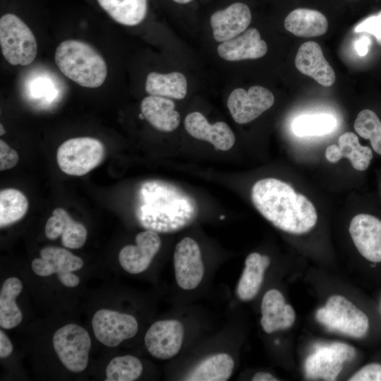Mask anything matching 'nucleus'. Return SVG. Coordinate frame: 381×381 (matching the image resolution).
I'll list each match as a JSON object with an SVG mask.
<instances>
[{
	"label": "nucleus",
	"mask_w": 381,
	"mask_h": 381,
	"mask_svg": "<svg viewBox=\"0 0 381 381\" xmlns=\"http://www.w3.org/2000/svg\"><path fill=\"white\" fill-rule=\"evenodd\" d=\"M174 2L180 4H186L191 2L193 0H173Z\"/></svg>",
	"instance_id": "42"
},
{
	"label": "nucleus",
	"mask_w": 381,
	"mask_h": 381,
	"mask_svg": "<svg viewBox=\"0 0 381 381\" xmlns=\"http://www.w3.org/2000/svg\"><path fill=\"white\" fill-rule=\"evenodd\" d=\"M184 126L193 138L205 140L219 150H230L235 143V135L229 126L223 121L210 124L205 117L198 111L188 114Z\"/></svg>",
	"instance_id": "16"
},
{
	"label": "nucleus",
	"mask_w": 381,
	"mask_h": 381,
	"mask_svg": "<svg viewBox=\"0 0 381 381\" xmlns=\"http://www.w3.org/2000/svg\"><path fill=\"white\" fill-rule=\"evenodd\" d=\"M64 87L59 78L47 71L30 73L23 85L24 95L28 100L47 107L59 101Z\"/></svg>",
	"instance_id": "20"
},
{
	"label": "nucleus",
	"mask_w": 381,
	"mask_h": 381,
	"mask_svg": "<svg viewBox=\"0 0 381 381\" xmlns=\"http://www.w3.org/2000/svg\"><path fill=\"white\" fill-rule=\"evenodd\" d=\"M45 234L51 240L61 235L64 247L77 249L85 244L87 231L83 224L73 220L64 209L57 207L46 223Z\"/></svg>",
	"instance_id": "19"
},
{
	"label": "nucleus",
	"mask_w": 381,
	"mask_h": 381,
	"mask_svg": "<svg viewBox=\"0 0 381 381\" xmlns=\"http://www.w3.org/2000/svg\"><path fill=\"white\" fill-rule=\"evenodd\" d=\"M92 325L97 339L109 347L134 337L138 330V322L133 315L107 309L95 313Z\"/></svg>",
	"instance_id": "8"
},
{
	"label": "nucleus",
	"mask_w": 381,
	"mask_h": 381,
	"mask_svg": "<svg viewBox=\"0 0 381 381\" xmlns=\"http://www.w3.org/2000/svg\"><path fill=\"white\" fill-rule=\"evenodd\" d=\"M62 284L68 287H75L80 283V278L72 272H66L57 274Z\"/></svg>",
	"instance_id": "38"
},
{
	"label": "nucleus",
	"mask_w": 381,
	"mask_h": 381,
	"mask_svg": "<svg viewBox=\"0 0 381 381\" xmlns=\"http://www.w3.org/2000/svg\"><path fill=\"white\" fill-rule=\"evenodd\" d=\"M253 381H277L279 380L274 376L269 373L258 372L252 377Z\"/></svg>",
	"instance_id": "41"
},
{
	"label": "nucleus",
	"mask_w": 381,
	"mask_h": 381,
	"mask_svg": "<svg viewBox=\"0 0 381 381\" xmlns=\"http://www.w3.org/2000/svg\"><path fill=\"white\" fill-rule=\"evenodd\" d=\"M354 129L361 137L370 140L373 150L381 155V121L373 111H361L355 120Z\"/></svg>",
	"instance_id": "34"
},
{
	"label": "nucleus",
	"mask_w": 381,
	"mask_h": 381,
	"mask_svg": "<svg viewBox=\"0 0 381 381\" xmlns=\"http://www.w3.org/2000/svg\"><path fill=\"white\" fill-rule=\"evenodd\" d=\"M234 361L227 353L210 356L195 365L183 378L188 381H226L231 375Z\"/></svg>",
	"instance_id": "27"
},
{
	"label": "nucleus",
	"mask_w": 381,
	"mask_h": 381,
	"mask_svg": "<svg viewBox=\"0 0 381 381\" xmlns=\"http://www.w3.org/2000/svg\"><path fill=\"white\" fill-rule=\"evenodd\" d=\"M354 30L356 32H365L373 35L381 45V11L365 18L356 26Z\"/></svg>",
	"instance_id": "35"
},
{
	"label": "nucleus",
	"mask_w": 381,
	"mask_h": 381,
	"mask_svg": "<svg viewBox=\"0 0 381 381\" xmlns=\"http://www.w3.org/2000/svg\"><path fill=\"white\" fill-rule=\"evenodd\" d=\"M1 126V135H4L5 133V131H4V126H2V124L1 123L0 125Z\"/></svg>",
	"instance_id": "43"
},
{
	"label": "nucleus",
	"mask_w": 381,
	"mask_h": 381,
	"mask_svg": "<svg viewBox=\"0 0 381 381\" xmlns=\"http://www.w3.org/2000/svg\"><path fill=\"white\" fill-rule=\"evenodd\" d=\"M183 335V327L179 321L159 320L153 323L147 331L145 344L152 356L167 360L179 353Z\"/></svg>",
	"instance_id": "11"
},
{
	"label": "nucleus",
	"mask_w": 381,
	"mask_h": 381,
	"mask_svg": "<svg viewBox=\"0 0 381 381\" xmlns=\"http://www.w3.org/2000/svg\"><path fill=\"white\" fill-rule=\"evenodd\" d=\"M196 201L187 193L169 182L147 180L139 186L135 214L145 229L172 233L190 225L198 214Z\"/></svg>",
	"instance_id": "1"
},
{
	"label": "nucleus",
	"mask_w": 381,
	"mask_h": 381,
	"mask_svg": "<svg viewBox=\"0 0 381 381\" xmlns=\"http://www.w3.org/2000/svg\"><path fill=\"white\" fill-rule=\"evenodd\" d=\"M267 45L259 31L250 28L236 37L222 42L217 47L219 56L229 61L255 59L266 54Z\"/></svg>",
	"instance_id": "17"
},
{
	"label": "nucleus",
	"mask_w": 381,
	"mask_h": 381,
	"mask_svg": "<svg viewBox=\"0 0 381 381\" xmlns=\"http://www.w3.org/2000/svg\"><path fill=\"white\" fill-rule=\"evenodd\" d=\"M274 102V97L270 90L255 85L248 91L241 87L234 89L229 96L227 107L234 121L244 124L258 118Z\"/></svg>",
	"instance_id": "9"
},
{
	"label": "nucleus",
	"mask_w": 381,
	"mask_h": 381,
	"mask_svg": "<svg viewBox=\"0 0 381 381\" xmlns=\"http://www.w3.org/2000/svg\"><path fill=\"white\" fill-rule=\"evenodd\" d=\"M145 87L150 95L182 99L187 94L188 83L185 75L180 72H150L147 76Z\"/></svg>",
	"instance_id": "28"
},
{
	"label": "nucleus",
	"mask_w": 381,
	"mask_h": 381,
	"mask_svg": "<svg viewBox=\"0 0 381 381\" xmlns=\"http://www.w3.org/2000/svg\"><path fill=\"white\" fill-rule=\"evenodd\" d=\"M284 28L297 37H313L327 32L328 22L324 14L318 11L296 8L286 17Z\"/></svg>",
	"instance_id": "26"
},
{
	"label": "nucleus",
	"mask_w": 381,
	"mask_h": 381,
	"mask_svg": "<svg viewBox=\"0 0 381 381\" xmlns=\"http://www.w3.org/2000/svg\"><path fill=\"white\" fill-rule=\"evenodd\" d=\"M19 156L3 140H0V170L4 171L14 167L18 162Z\"/></svg>",
	"instance_id": "37"
},
{
	"label": "nucleus",
	"mask_w": 381,
	"mask_h": 381,
	"mask_svg": "<svg viewBox=\"0 0 381 381\" xmlns=\"http://www.w3.org/2000/svg\"><path fill=\"white\" fill-rule=\"evenodd\" d=\"M344 357L339 350L329 345L320 346L305 361L306 377L336 380L346 361Z\"/></svg>",
	"instance_id": "23"
},
{
	"label": "nucleus",
	"mask_w": 381,
	"mask_h": 381,
	"mask_svg": "<svg viewBox=\"0 0 381 381\" xmlns=\"http://www.w3.org/2000/svg\"><path fill=\"white\" fill-rule=\"evenodd\" d=\"M54 61L64 75L84 87H100L107 75L104 58L83 41L67 40L60 43L55 51Z\"/></svg>",
	"instance_id": "3"
},
{
	"label": "nucleus",
	"mask_w": 381,
	"mask_h": 381,
	"mask_svg": "<svg viewBox=\"0 0 381 381\" xmlns=\"http://www.w3.org/2000/svg\"><path fill=\"white\" fill-rule=\"evenodd\" d=\"M105 148L102 143L90 137L68 139L58 148L56 159L60 169L71 176H83L103 160Z\"/></svg>",
	"instance_id": "6"
},
{
	"label": "nucleus",
	"mask_w": 381,
	"mask_h": 381,
	"mask_svg": "<svg viewBox=\"0 0 381 381\" xmlns=\"http://www.w3.org/2000/svg\"><path fill=\"white\" fill-rule=\"evenodd\" d=\"M370 44V39L366 36L358 39L355 44V48L360 56H365L368 51Z\"/></svg>",
	"instance_id": "40"
},
{
	"label": "nucleus",
	"mask_w": 381,
	"mask_h": 381,
	"mask_svg": "<svg viewBox=\"0 0 381 381\" xmlns=\"http://www.w3.org/2000/svg\"><path fill=\"white\" fill-rule=\"evenodd\" d=\"M223 218H224V216H221V217H220V219H223Z\"/></svg>",
	"instance_id": "44"
},
{
	"label": "nucleus",
	"mask_w": 381,
	"mask_h": 381,
	"mask_svg": "<svg viewBox=\"0 0 381 381\" xmlns=\"http://www.w3.org/2000/svg\"><path fill=\"white\" fill-rule=\"evenodd\" d=\"M252 19L249 7L241 2L231 4L227 8L215 11L210 17L213 37L223 42L244 32Z\"/></svg>",
	"instance_id": "14"
},
{
	"label": "nucleus",
	"mask_w": 381,
	"mask_h": 381,
	"mask_svg": "<svg viewBox=\"0 0 381 381\" xmlns=\"http://www.w3.org/2000/svg\"><path fill=\"white\" fill-rule=\"evenodd\" d=\"M316 320L327 329L353 338H362L368 332V316L342 296H330L325 306L316 311Z\"/></svg>",
	"instance_id": "5"
},
{
	"label": "nucleus",
	"mask_w": 381,
	"mask_h": 381,
	"mask_svg": "<svg viewBox=\"0 0 381 381\" xmlns=\"http://www.w3.org/2000/svg\"><path fill=\"white\" fill-rule=\"evenodd\" d=\"M337 126L335 118L329 114L303 115L291 125L294 133L299 137L322 135L331 133Z\"/></svg>",
	"instance_id": "32"
},
{
	"label": "nucleus",
	"mask_w": 381,
	"mask_h": 381,
	"mask_svg": "<svg viewBox=\"0 0 381 381\" xmlns=\"http://www.w3.org/2000/svg\"><path fill=\"white\" fill-rule=\"evenodd\" d=\"M83 260L69 250L56 246H47L40 250V258L32 262L33 272L39 276L73 272L81 269Z\"/></svg>",
	"instance_id": "21"
},
{
	"label": "nucleus",
	"mask_w": 381,
	"mask_h": 381,
	"mask_svg": "<svg viewBox=\"0 0 381 381\" xmlns=\"http://www.w3.org/2000/svg\"><path fill=\"white\" fill-rule=\"evenodd\" d=\"M54 350L63 365L70 371H83L88 363L91 339L87 332L75 324H68L53 336Z\"/></svg>",
	"instance_id": "7"
},
{
	"label": "nucleus",
	"mask_w": 381,
	"mask_h": 381,
	"mask_svg": "<svg viewBox=\"0 0 381 381\" xmlns=\"http://www.w3.org/2000/svg\"><path fill=\"white\" fill-rule=\"evenodd\" d=\"M174 265L179 287L192 290L200 284L204 274V265L200 247L195 241L186 237L176 244Z\"/></svg>",
	"instance_id": "10"
},
{
	"label": "nucleus",
	"mask_w": 381,
	"mask_h": 381,
	"mask_svg": "<svg viewBox=\"0 0 381 381\" xmlns=\"http://www.w3.org/2000/svg\"><path fill=\"white\" fill-rule=\"evenodd\" d=\"M260 324L266 333L283 330L294 323V308L286 304L283 294L277 289H270L263 296L261 303Z\"/></svg>",
	"instance_id": "18"
},
{
	"label": "nucleus",
	"mask_w": 381,
	"mask_h": 381,
	"mask_svg": "<svg viewBox=\"0 0 381 381\" xmlns=\"http://www.w3.org/2000/svg\"><path fill=\"white\" fill-rule=\"evenodd\" d=\"M349 233L360 254L373 262H381V220L368 214L356 215Z\"/></svg>",
	"instance_id": "12"
},
{
	"label": "nucleus",
	"mask_w": 381,
	"mask_h": 381,
	"mask_svg": "<svg viewBox=\"0 0 381 381\" xmlns=\"http://www.w3.org/2000/svg\"><path fill=\"white\" fill-rule=\"evenodd\" d=\"M372 150L359 143L358 136L352 132H346L338 139V145H331L325 151L326 159L332 163L341 158L349 159L353 167L358 171L366 170L373 159Z\"/></svg>",
	"instance_id": "22"
},
{
	"label": "nucleus",
	"mask_w": 381,
	"mask_h": 381,
	"mask_svg": "<svg viewBox=\"0 0 381 381\" xmlns=\"http://www.w3.org/2000/svg\"><path fill=\"white\" fill-rule=\"evenodd\" d=\"M136 245L124 246L119 255L122 268L131 274H139L145 271L161 246V239L157 232L146 230L135 237Z\"/></svg>",
	"instance_id": "13"
},
{
	"label": "nucleus",
	"mask_w": 381,
	"mask_h": 381,
	"mask_svg": "<svg viewBox=\"0 0 381 381\" xmlns=\"http://www.w3.org/2000/svg\"><path fill=\"white\" fill-rule=\"evenodd\" d=\"M270 258L258 253L249 254L245 260V267L236 287V295L243 301L252 300L258 294L264 279Z\"/></svg>",
	"instance_id": "25"
},
{
	"label": "nucleus",
	"mask_w": 381,
	"mask_h": 381,
	"mask_svg": "<svg viewBox=\"0 0 381 381\" xmlns=\"http://www.w3.org/2000/svg\"><path fill=\"white\" fill-rule=\"evenodd\" d=\"M140 361L131 355L117 356L110 361L106 368L107 381H133L143 372Z\"/></svg>",
	"instance_id": "33"
},
{
	"label": "nucleus",
	"mask_w": 381,
	"mask_h": 381,
	"mask_svg": "<svg viewBox=\"0 0 381 381\" xmlns=\"http://www.w3.org/2000/svg\"><path fill=\"white\" fill-rule=\"evenodd\" d=\"M295 66L299 72L324 87H330L335 81L333 68L325 58L320 46L315 42H306L299 47Z\"/></svg>",
	"instance_id": "15"
},
{
	"label": "nucleus",
	"mask_w": 381,
	"mask_h": 381,
	"mask_svg": "<svg viewBox=\"0 0 381 381\" xmlns=\"http://www.w3.org/2000/svg\"><path fill=\"white\" fill-rule=\"evenodd\" d=\"M251 199L258 212L277 229L293 234L310 231L317 222L313 204L287 183L274 178L257 181Z\"/></svg>",
	"instance_id": "2"
},
{
	"label": "nucleus",
	"mask_w": 381,
	"mask_h": 381,
	"mask_svg": "<svg viewBox=\"0 0 381 381\" xmlns=\"http://www.w3.org/2000/svg\"><path fill=\"white\" fill-rule=\"evenodd\" d=\"M13 351V345L7 335L0 331V357L1 358L8 357Z\"/></svg>",
	"instance_id": "39"
},
{
	"label": "nucleus",
	"mask_w": 381,
	"mask_h": 381,
	"mask_svg": "<svg viewBox=\"0 0 381 381\" xmlns=\"http://www.w3.org/2000/svg\"><path fill=\"white\" fill-rule=\"evenodd\" d=\"M0 46L5 59L13 66L30 64L37 53L33 32L22 19L13 13L1 17Z\"/></svg>",
	"instance_id": "4"
},
{
	"label": "nucleus",
	"mask_w": 381,
	"mask_h": 381,
	"mask_svg": "<svg viewBox=\"0 0 381 381\" xmlns=\"http://www.w3.org/2000/svg\"><path fill=\"white\" fill-rule=\"evenodd\" d=\"M140 108L143 116L159 131L171 132L179 125V113L169 98L149 95L143 99Z\"/></svg>",
	"instance_id": "24"
},
{
	"label": "nucleus",
	"mask_w": 381,
	"mask_h": 381,
	"mask_svg": "<svg viewBox=\"0 0 381 381\" xmlns=\"http://www.w3.org/2000/svg\"><path fill=\"white\" fill-rule=\"evenodd\" d=\"M23 289L21 281L17 277H9L4 282L0 292V325L11 329L18 325L23 319L22 313L16 298Z\"/></svg>",
	"instance_id": "30"
},
{
	"label": "nucleus",
	"mask_w": 381,
	"mask_h": 381,
	"mask_svg": "<svg viewBox=\"0 0 381 381\" xmlns=\"http://www.w3.org/2000/svg\"><path fill=\"white\" fill-rule=\"evenodd\" d=\"M28 200L19 190L6 188L0 192V226H9L20 220L28 209Z\"/></svg>",
	"instance_id": "31"
},
{
	"label": "nucleus",
	"mask_w": 381,
	"mask_h": 381,
	"mask_svg": "<svg viewBox=\"0 0 381 381\" xmlns=\"http://www.w3.org/2000/svg\"><path fill=\"white\" fill-rule=\"evenodd\" d=\"M349 381H381V364L370 363L365 365L349 379Z\"/></svg>",
	"instance_id": "36"
},
{
	"label": "nucleus",
	"mask_w": 381,
	"mask_h": 381,
	"mask_svg": "<svg viewBox=\"0 0 381 381\" xmlns=\"http://www.w3.org/2000/svg\"><path fill=\"white\" fill-rule=\"evenodd\" d=\"M102 9L119 24L134 26L140 23L147 11V0H97Z\"/></svg>",
	"instance_id": "29"
}]
</instances>
